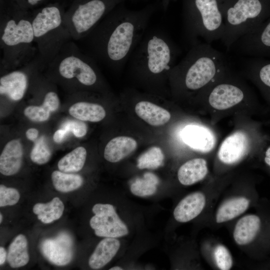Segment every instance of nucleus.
<instances>
[{
    "label": "nucleus",
    "instance_id": "f257e3e1",
    "mask_svg": "<svg viewBox=\"0 0 270 270\" xmlns=\"http://www.w3.org/2000/svg\"><path fill=\"white\" fill-rule=\"evenodd\" d=\"M156 4L132 10L122 3L108 14L84 39L90 56L114 68L128 62L144 36Z\"/></svg>",
    "mask_w": 270,
    "mask_h": 270
},
{
    "label": "nucleus",
    "instance_id": "f03ea898",
    "mask_svg": "<svg viewBox=\"0 0 270 270\" xmlns=\"http://www.w3.org/2000/svg\"><path fill=\"white\" fill-rule=\"evenodd\" d=\"M0 68L10 70L21 67L37 55L30 10L10 0H0Z\"/></svg>",
    "mask_w": 270,
    "mask_h": 270
},
{
    "label": "nucleus",
    "instance_id": "7ed1b4c3",
    "mask_svg": "<svg viewBox=\"0 0 270 270\" xmlns=\"http://www.w3.org/2000/svg\"><path fill=\"white\" fill-rule=\"evenodd\" d=\"M228 63L224 55L210 44L199 42L190 46L170 72L174 76L182 78L186 89L196 91L213 83L226 70Z\"/></svg>",
    "mask_w": 270,
    "mask_h": 270
},
{
    "label": "nucleus",
    "instance_id": "20e7f679",
    "mask_svg": "<svg viewBox=\"0 0 270 270\" xmlns=\"http://www.w3.org/2000/svg\"><path fill=\"white\" fill-rule=\"evenodd\" d=\"M30 13L36 58L42 70L72 38L64 22L65 10L58 3L49 4Z\"/></svg>",
    "mask_w": 270,
    "mask_h": 270
},
{
    "label": "nucleus",
    "instance_id": "39448f33",
    "mask_svg": "<svg viewBox=\"0 0 270 270\" xmlns=\"http://www.w3.org/2000/svg\"><path fill=\"white\" fill-rule=\"evenodd\" d=\"M180 50L162 30L144 34L129 60L131 68L141 76H164L174 67Z\"/></svg>",
    "mask_w": 270,
    "mask_h": 270
},
{
    "label": "nucleus",
    "instance_id": "423d86ee",
    "mask_svg": "<svg viewBox=\"0 0 270 270\" xmlns=\"http://www.w3.org/2000/svg\"><path fill=\"white\" fill-rule=\"evenodd\" d=\"M224 30V14L217 0H186L183 30L190 46L199 42V38L208 44L221 40Z\"/></svg>",
    "mask_w": 270,
    "mask_h": 270
},
{
    "label": "nucleus",
    "instance_id": "0eeeda50",
    "mask_svg": "<svg viewBox=\"0 0 270 270\" xmlns=\"http://www.w3.org/2000/svg\"><path fill=\"white\" fill-rule=\"evenodd\" d=\"M96 60L84 54L71 40L66 42L45 68L48 75L56 79L76 82L82 87L98 84L99 74Z\"/></svg>",
    "mask_w": 270,
    "mask_h": 270
},
{
    "label": "nucleus",
    "instance_id": "6e6552de",
    "mask_svg": "<svg viewBox=\"0 0 270 270\" xmlns=\"http://www.w3.org/2000/svg\"><path fill=\"white\" fill-rule=\"evenodd\" d=\"M127 0H74L64 16L72 40L84 39L112 9Z\"/></svg>",
    "mask_w": 270,
    "mask_h": 270
},
{
    "label": "nucleus",
    "instance_id": "1a4fd4ad",
    "mask_svg": "<svg viewBox=\"0 0 270 270\" xmlns=\"http://www.w3.org/2000/svg\"><path fill=\"white\" fill-rule=\"evenodd\" d=\"M262 11L260 0H236L224 10L221 40L228 50L238 38L262 23Z\"/></svg>",
    "mask_w": 270,
    "mask_h": 270
},
{
    "label": "nucleus",
    "instance_id": "9d476101",
    "mask_svg": "<svg viewBox=\"0 0 270 270\" xmlns=\"http://www.w3.org/2000/svg\"><path fill=\"white\" fill-rule=\"evenodd\" d=\"M94 216L90 220L96 236L104 238H120L128 234L126 224L116 214L114 207L108 204H96L92 208Z\"/></svg>",
    "mask_w": 270,
    "mask_h": 270
},
{
    "label": "nucleus",
    "instance_id": "9b49d317",
    "mask_svg": "<svg viewBox=\"0 0 270 270\" xmlns=\"http://www.w3.org/2000/svg\"><path fill=\"white\" fill-rule=\"evenodd\" d=\"M40 70L36 57L20 69L9 70L0 76V94L12 101L21 100L26 93L30 84V76Z\"/></svg>",
    "mask_w": 270,
    "mask_h": 270
},
{
    "label": "nucleus",
    "instance_id": "f8f14e48",
    "mask_svg": "<svg viewBox=\"0 0 270 270\" xmlns=\"http://www.w3.org/2000/svg\"><path fill=\"white\" fill-rule=\"evenodd\" d=\"M40 249L44 257L56 266L66 265L73 258L72 240L66 233L62 232L54 238L44 240Z\"/></svg>",
    "mask_w": 270,
    "mask_h": 270
},
{
    "label": "nucleus",
    "instance_id": "ddd939ff",
    "mask_svg": "<svg viewBox=\"0 0 270 270\" xmlns=\"http://www.w3.org/2000/svg\"><path fill=\"white\" fill-rule=\"evenodd\" d=\"M245 96L244 90L236 83L222 82L210 89L208 101L214 108L224 110L240 103Z\"/></svg>",
    "mask_w": 270,
    "mask_h": 270
},
{
    "label": "nucleus",
    "instance_id": "4468645a",
    "mask_svg": "<svg viewBox=\"0 0 270 270\" xmlns=\"http://www.w3.org/2000/svg\"><path fill=\"white\" fill-rule=\"evenodd\" d=\"M248 138L242 132H236L228 136L222 144L218 152L220 161L232 164L239 161L248 148Z\"/></svg>",
    "mask_w": 270,
    "mask_h": 270
},
{
    "label": "nucleus",
    "instance_id": "2eb2a0df",
    "mask_svg": "<svg viewBox=\"0 0 270 270\" xmlns=\"http://www.w3.org/2000/svg\"><path fill=\"white\" fill-rule=\"evenodd\" d=\"M184 142L192 148L202 152H208L214 147L216 138L208 128L196 125H189L183 130Z\"/></svg>",
    "mask_w": 270,
    "mask_h": 270
},
{
    "label": "nucleus",
    "instance_id": "dca6fc26",
    "mask_svg": "<svg viewBox=\"0 0 270 270\" xmlns=\"http://www.w3.org/2000/svg\"><path fill=\"white\" fill-rule=\"evenodd\" d=\"M23 158V148L19 140L8 142L0 156V172L6 176L18 173L21 168Z\"/></svg>",
    "mask_w": 270,
    "mask_h": 270
},
{
    "label": "nucleus",
    "instance_id": "f3484780",
    "mask_svg": "<svg viewBox=\"0 0 270 270\" xmlns=\"http://www.w3.org/2000/svg\"><path fill=\"white\" fill-rule=\"evenodd\" d=\"M206 204V198L200 192L192 193L184 198L174 211V218L180 222H188L202 212Z\"/></svg>",
    "mask_w": 270,
    "mask_h": 270
},
{
    "label": "nucleus",
    "instance_id": "a211bd4d",
    "mask_svg": "<svg viewBox=\"0 0 270 270\" xmlns=\"http://www.w3.org/2000/svg\"><path fill=\"white\" fill-rule=\"evenodd\" d=\"M120 241L114 238H105L96 246L90 256L88 264L94 270H98L108 264L117 253Z\"/></svg>",
    "mask_w": 270,
    "mask_h": 270
},
{
    "label": "nucleus",
    "instance_id": "6ab92c4d",
    "mask_svg": "<svg viewBox=\"0 0 270 270\" xmlns=\"http://www.w3.org/2000/svg\"><path fill=\"white\" fill-rule=\"evenodd\" d=\"M136 147L137 142L134 138L126 136H117L106 146L104 158L109 162H116L132 152Z\"/></svg>",
    "mask_w": 270,
    "mask_h": 270
},
{
    "label": "nucleus",
    "instance_id": "aec40b11",
    "mask_svg": "<svg viewBox=\"0 0 270 270\" xmlns=\"http://www.w3.org/2000/svg\"><path fill=\"white\" fill-rule=\"evenodd\" d=\"M134 110L138 117L152 126H162L171 118L168 111L146 100L138 102L135 106Z\"/></svg>",
    "mask_w": 270,
    "mask_h": 270
},
{
    "label": "nucleus",
    "instance_id": "412c9836",
    "mask_svg": "<svg viewBox=\"0 0 270 270\" xmlns=\"http://www.w3.org/2000/svg\"><path fill=\"white\" fill-rule=\"evenodd\" d=\"M208 172L205 160L196 158L183 164L178 169V177L183 185L190 186L202 180Z\"/></svg>",
    "mask_w": 270,
    "mask_h": 270
},
{
    "label": "nucleus",
    "instance_id": "4be33fe9",
    "mask_svg": "<svg viewBox=\"0 0 270 270\" xmlns=\"http://www.w3.org/2000/svg\"><path fill=\"white\" fill-rule=\"evenodd\" d=\"M260 226V220L256 215L248 214L237 222L234 232L236 242L240 245L250 243L256 236Z\"/></svg>",
    "mask_w": 270,
    "mask_h": 270
},
{
    "label": "nucleus",
    "instance_id": "5701e85b",
    "mask_svg": "<svg viewBox=\"0 0 270 270\" xmlns=\"http://www.w3.org/2000/svg\"><path fill=\"white\" fill-rule=\"evenodd\" d=\"M68 112L74 118L82 121L98 122L106 116L102 106L96 103L78 102L72 104Z\"/></svg>",
    "mask_w": 270,
    "mask_h": 270
},
{
    "label": "nucleus",
    "instance_id": "b1692460",
    "mask_svg": "<svg viewBox=\"0 0 270 270\" xmlns=\"http://www.w3.org/2000/svg\"><path fill=\"white\" fill-rule=\"evenodd\" d=\"M30 260L28 250V241L22 234L18 235L10 243L7 256L10 266L17 268L26 265Z\"/></svg>",
    "mask_w": 270,
    "mask_h": 270
},
{
    "label": "nucleus",
    "instance_id": "393cba45",
    "mask_svg": "<svg viewBox=\"0 0 270 270\" xmlns=\"http://www.w3.org/2000/svg\"><path fill=\"white\" fill-rule=\"evenodd\" d=\"M64 206L61 200L54 197L46 203H37L33 207V212L44 224H50L59 219L62 215Z\"/></svg>",
    "mask_w": 270,
    "mask_h": 270
},
{
    "label": "nucleus",
    "instance_id": "a878e982",
    "mask_svg": "<svg viewBox=\"0 0 270 270\" xmlns=\"http://www.w3.org/2000/svg\"><path fill=\"white\" fill-rule=\"evenodd\" d=\"M249 204L248 200L244 197L234 198L226 200L217 211L216 222H225L238 216L247 210Z\"/></svg>",
    "mask_w": 270,
    "mask_h": 270
},
{
    "label": "nucleus",
    "instance_id": "bb28decb",
    "mask_svg": "<svg viewBox=\"0 0 270 270\" xmlns=\"http://www.w3.org/2000/svg\"><path fill=\"white\" fill-rule=\"evenodd\" d=\"M87 152L83 146H78L64 156L58 162L60 171L66 173L79 172L84 166Z\"/></svg>",
    "mask_w": 270,
    "mask_h": 270
},
{
    "label": "nucleus",
    "instance_id": "cd10ccee",
    "mask_svg": "<svg viewBox=\"0 0 270 270\" xmlns=\"http://www.w3.org/2000/svg\"><path fill=\"white\" fill-rule=\"evenodd\" d=\"M52 184L56 190L68 192L78 189L83 184V178L78 174L54 170L51 175Z\"/></svg>",
    "mask_w": 270,
    "mask_h": 270
},
{
    "label": "nucleus",
    "instance_id": "c85d7f7f",
    "mask_svg": "<svg viewBox=\"0 0 270 270\" xmlns=\"http://www.w3.org/2000/svg\"><path fill=\"white\" fill-rule=\"evenodd\" d=\"M158 182V180L154 174L146 173L143 178H138L132 184L130 190L137 196H150L156 192Z\"/></svg>",
    "mask_w": 270,
    "mask_h": 270
},
{
    "label": "nucleus",
    "instance_id": "c756f323",
    "mask_svg": "<svg viewBox=\"0 0 270 270\" xmlns=\"http://www.w3.org/2000/svg\"><path fill=\"white\" fill-rule=\"evenodd\" d=\"M164 158L162 150L158 147L153 146L138 158L137 166L140 169H155L162 164Z\"/></svg>",
    "mask_w": 270,
    "mask_h": 270
},
{
    "label": "nucleus",
    "instance_id": "7c9ffc66",
    "mask_svg": "<svg viewBox=\"0 0 270 270\" xmlns=\"http://www.w3.org/2000/svg\"><path fill=\"white\" fill-rule=\"evenodd\" d=\"M52 156V152L46 142L44 136H41L34 144L30 153L32 161L38 165L47 163Z\"/></svg>",
    "mask_w": 270,
    "mask_h": 270
},
{
    "label": "nucleus",
    "instance_id": "2f4dec72",
    "mask_svg": "<svg viewBox=\"0 0 270 270\" xmlns=\"http://www.w3.org/2000/svg\"><path fill=\"white\" fill-rule=\"evenodd\" d=\"M247 67L256 73L261 82L270 88V62H261L256 60L246 62Z\"/></svg>",
    "mask_w": 270,
    "mask_h": 270
},
{
    "label": "nucleus",
    "instance_id": "473e14b6",
    "mask_svg": "<svg viewBox=\"0 0 270 270\" xmlns=\"http://www.w3.org/2000/svg\"><path fill=\"white\" fill-rule=\"evenodd\" d=\"M51 112L43 103L40 106H29L24 110V115L30 120L35 122L47 120Z\"/></svg>",
    "mask_w": 270,
    "mask_h": 270
},
{
    "label": "nucleus",
    "instance_id": "72a5a7b5",
    "mask_svg": "<svg viewBox=\"0 0 270 270\" xmlns=\"http://www.w3.org/2000/svg\"><path fill=\"white\" fill-rule=\"evenodd\" d=\"M218 268L222 270H228L232 265V256L228 250L222 245H218L214 252Z\"/></svg>",
    "mask_w": 270,
    "mask_h": 270
},
{
    "label": "nucleus",
    "instance_id": "f704fd0d",
    "mask_svg": "<svg viewBox=\"0 0 270 270\" xmlns=\"http://www.w3.org/2000/svg\"><path fill=\"white\" fill-rule=\"evenodd\" d=\"M20 198L18 191L12 188L0 185V206H13L18 202Z\"/></svg>",
    "mask_w": 270,
    "mask_h": 270
},
{
    "label": "nucleus",
    "instance_id": "c9c22d12",
    "mask_svg": "<svg viewBox=\"0 0 270 270\" xmlns=\"http://www.w3.org/2000/svg\"><path fill=\"white\" fill-rule=\"evenodd\" d=\"M62 128L72 132L77 138L82 137L87 133L86 124L80 121L68 120L63 124Z\"/></svg>",
    "mask_w": 270,
    "mask_h": 270
},
{
    "label": "nucleus",
    "instance_id": "e433bc0d",
    "mask_svg": "<svg viewBox=\"0 0 270 270\" xmlns=\"http://www.w3.org/2000/svg\"><path fill=\"white\" fill-rule=\"evenodd\" d=\"M22 8L30 10L42 4L45 0H10Z\"/></svg>",
    "mask_w": 270,
    "mask_h": 270
},
{
    "label": "nucleus",
    "instance_id": "4c0bfd02",
    "mask_svg": "<svg viewBox=\"0 0 270 270\" xmlns=\"http://www.w3.org/2000/svg\"><path fill=\"white\" fill-rule=\"evenodd\" d=\"M68 133L69 132L66 130L61 128L55 132L53 136V140L56 143H60L65 139Z\"/></svg>",
    "mask_w": 270,
    "mask_h": 270
},
{
    "label": "nucleus",
    "instance_id": "58836bf2",
    "mask_svg": "<svg viewBox=\"0 0 270 270\" xmlns=\"http://www.w3.org/2000/svg\"><path fill=\"white\" fill-rule=\"evenodd\" d=\"M39 134L38 130L35 128H30L26 132V138L31 141H34L38 138Z\"/></svg>",
    "mask_w": 270,
    "mask_h": 270
},
{
    "label": "nucleus",
    "instance_id": "ea45409f",
    "mask_svg": "<svg viewBox=\"0 0 270 270\" xmlns=\"http://www.w3.org/2000/svg\"><path fill=\"white\" fill-rule=\"evenodd\" d=\"M7 253L4 247H0V265L4 264L7 258Z\"/></svg>",
    "mask_w": 270,
    "mask_h": 270
},
{
    "label": "nucleus",
    "instance_id": "a19ab883",
    "mask_svg": "<svg viewBox=\"0 0 270 270\" xmlns=\"http://www.w3.org/2000/svg\"><path fill=\"white\" fill-rule=\"evenodd\" d=\"M264 161L266 164L270 166V147H269L266 152Z\"/></svg>",
    "mask_w": 270,
    "mask_h": 270
},
{
    "label": "nucleus",
    "instance_id": "79ce46f5",
    "mask_svg": "<svg viewBox=\"0 0 270 270\" xmlns=\"http://www.w3.org/2000/svg\"><path fill=\"white\" fill-rule=\"evenodd\" d=\"M170 1V0H162L161 6L163 10H166L167 9Z\"/></svg>",
    "mask_w": 270,
    "mask_h": 270
},
{
    "label": "nucleus",
    "instance_id": "37998d69",
    "mask_svg": "<svg viewBox=\"0 0 270 270\" xmlns=\"http://www.w3.org/2000/svg\"><path fill=\"white\" fill-rule=\"evenodd\" d=\"M122 268L118 266H115L110 268V270H122Z\"/></svg>",
    "mask_w": 270,
    "mask_h": 270
},
{
    "label": "nucleus",
    "instance_id": "c03bdc74",
    "mask_svg": "<svg viewBox=\"0 0 270 270\" xmlns=\"http://www.w3.org/2000/svg\"><path fill=\"white\" fill-rule=\"evenodd\" d=\"M2 220V214H0V222L1 223Z\"/></svg>",
    "mask_w": 270,
    "mask_h": 270
}]
</instances>
